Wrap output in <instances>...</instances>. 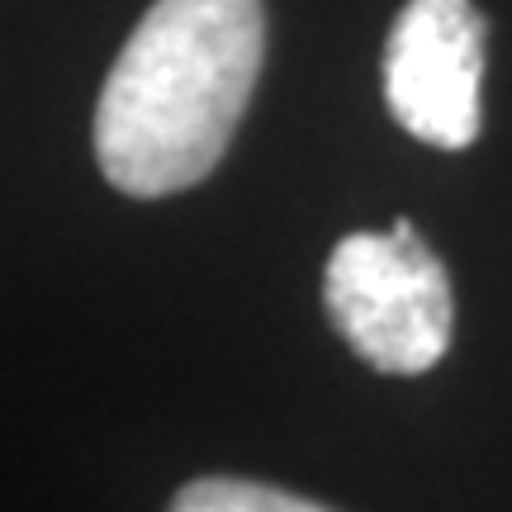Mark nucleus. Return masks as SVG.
Masks as SVG:
<instances>
[{"instance_id":"7ed1b4c3","label":"nucleus","mask_w":512,"mask_h":512,"mask_svg":"<svg viewBox=\"0 0 512 512\" xmlns=\"http://www.w3.org/2000/svg\"><path fill=\"white\" fill-rule=\"evenodd\" d=\"M489 24L470 0H408L384 43V105L418 143L460 152L479 138Z\"/></svg>"},{"instance_id":"f257e3e1","label":"nucleus","mask_w":512,"mask_h":512,"mask_svg":"<svg viewBox=\"0 0 512 512\" xmlns=\"http://www.w3.org/2000/svg\"><path fill=\"white\" fill-rule=\"evenodd\" d=\"M261 53V0H157L119 48L95 105L105 181L138 200L200 185L228 152Z\"/></svg>"},{"instance_id":"20e7f679","label":"nucleus","mask_w":512,"mask_h":512,"mask_svg":"<svg viewBox=\"0 0 512 512\" xmlns=\"http://www.w3.org/2000/svg\"><path fill=\"white\" fill-rule=\"evenodd\" d=\"M166 512H332L323 503L294 498L271 484H252V479H195L171 498Z\"/></svg>"},{"instance_id":"f03ea898","label":"nucleus","mask_w":512,"mask_h":512,"mask_svg":"<svg viewBox=\"0 0 512 512\" xmlns=\"http://www.w3.org/2000/svg\"><path fill=\"white\" fill-rule=\"evenodd\" d=\"M323 304L366 366L384 375H422L451 347L456 299L432 247L399 219L389 233H351L332 247Z\"/></svg>"}]
</instances>
